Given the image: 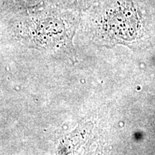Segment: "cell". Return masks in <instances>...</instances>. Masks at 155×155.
<instances>
[{"label":"cell","instance_id":"cell-1","mask_svg":"<svg viewBox=\"0 0 155 155\" xmlns=\"http://www.w3.org/2000/svg\"><path fill=\"white\" fill-rule=\"evenodd\" d=\"M8 18L14 38L26 47L53 52L77 61L73 38L80 25L79 12L49 4L0 14Z\"/></svg>","mask_w":155,"mask_h":155},{"label":"cell","instance_id":"cell-2","mask_svg":"<svg viewBox=\"0 0 155 155\" xmlns=\"http://www.w3.org/2000/svg\"><path fill=\"white\" fill-rule=\"evenodd\" d=\"M147 13L141 0H100L81 12L80 25L97 45L131 47L144 36Z\"/></svg>","mask_w":155,"mask_h":155},{"label":"cell","instance_id":"cell-3","mask_svg":"<svg viewBox=\"0 0 155 155\" xmlns=\"http://www.w3.org/2000/svg\"><path fill=\"white\" fill-rule=\"evenodd\" d=\"M90 130L88 124H79L74 131L68 134L60 141L56 155H71L81 146Z\"/></svg>","mask_w":155,"mask_h":155},{"label":"cell","instance_id":"cell-4","mask_svg":"<svg viewBox=\"0 0 155 155\" xmlns=\"http://www.w3.org/2000/svg\"><path fill=\"white\" fill-rule=\"evenodd\" d=\"M49 4L58 5V0H0V14L30 9Z\"/></svg>","mask_w":155,"mask_h":155},{"label":"cell","instance_id":"cell-5","mask_svg":"<svg viewBox=\"0 0 155 155\" xmlns=\"http://www.w3.org/2000/svg\"><path fill=\"white\" fill-rule=\"evenodd\" d=\"M99 1L100 0H58V5L65 9L81 13Z\"/></svg>","mask_w":155,"mask_h":155}]
</instances>
